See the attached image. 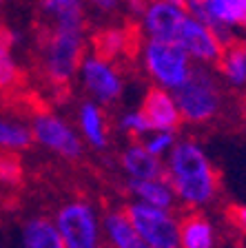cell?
<instances>
[{"instance_id":"28","label":"cell","mask_w":246,"mask_h":248,"mask_svg":"<svg viewBox=\"0 0 246 248\" xmlns=\"http://www.w3.org/2000/svg\"><path fill=\"white\" fill-rule=\"evenodd\" d=\"M96 9H100V11H113L115 7H118V2L120 0H89Z\"/></svg>"},{"instance_id":"17","label":"cell","mask_w":246,"mask_h":248,"mask_svg":"<svg viewBox=\"0 0 246 248\" xmlns=\"http://www.w3.org/2000/svg\"><path fill=\"white\" fill-rule=\"evenodd\" d=\"M104 228H107L109 242L113 248H151L149 244L140 237V232L129 222L124 211H111L104 217Z\"/></svg>"},{"instance_id":"16","label":"cell","mask_w":246,"mask_h":248,"mask_svg":"<svg viewBox=\"0 0 246 248\" xmlns=\"http://www.w3.org/2000/svg\"><path fill=\"white\" fill-rule=\"evenodd\" d=\"M180 248H215V228L211 219L193 211L180 222Z\"/></svg>"},{"instance_id":"21","label":"cell","mask_w":246,"mask_h":248,"mask_svg":"<svg viewBox=\"0 0 246 248\" xmlns=\"http://www.w3.org/2000/svg\"><path fill=\"white\" fill-rule=\"evenodd\" d=\"M45 18L58 22H84L82 0H40Z\"/></svg>"},{"instance_id":"19","label":"cell","mask_w":246,"mask_h":248,"mask_svg":"<svg viewBox=\"0 0 246 248\" xmlns=\"http://www.w3.org/2000/svg\"><path fill=\"white\" fill-rule=\"evenodd\" d=\"M22 248H65V242L58 226L45 217H36L22 231Z\"/></svg>"},{"instance_id":"31","label":"cell","mask_w":246,"mask_h":248,"mask_svg":"<svg viewBox=\"0 0 246 248\" xmlns=\"http://www.w3.org/2000/svg\"><path fill=\"white\" fill-rule=\"evenodd\" d=\"M0 2H2V0H0Z\"/></svg>"},{"instance_id":"25","label":"cell","mask_w":246,"mask_h":248,"mask_svg":"<svg viewBox=\"0 0 246 248\" xmlns=\"http://www.w3.org/2000/svg\"><path fill=\"white\" fill-rule=\"evenodd\" d=\"M122 129L127 131L135 142H140V138H144V135L149 133L151 126H149V122H147V118L142 115V111H135V113H127L122 118Z\"/></svg>"},{"instance_id":"9","label":"cell","mask_w":246,"mask_h":248,"mask_svg":"<svg viewBox=\"0 0 246 248\" xmlns=\"http://www.w3.org/2000/svg\"><path fill=\"white\" fill-rule=\"evenodd\" d=\"M142 31L135 22L127 27H107L91 36L93 56L107 62H118L122 56H135Z\"/></svg>"},{"instance_id":"7","label":"cell","mask_w":246,"mask_h":248,"mask_svg":"<svg viewBox=\"0 0 246 248\" xmlns=\"http://www.w3.org/2000/svg\"><path fill=\"white\" fill-rule=\"evenodd\" d=\"M175 42L197 64H217L222 51H224V45H222L215 31L211 29L204 20H200V18H195L191 14L186 16V20L180 27Z\"/></svg>"},{"instance_id":"1","label":"cell","mask_w":246,"mask_h":248,"mask_svg":"<svg viewBox=\"0 0 246 248\" xmlns=\"http://www.w3.org/2000/svg\"><path fill=\"white\" fill-rule=\"evenodd\" d=\"M84 22H58L49 18L36 22L38 64L51 89L65 93L80 69L84 60Z\"/></svg>"},{"instance_id":"30","label":"cell","mask_w":246,"mask_h":248,"mask_svg":"<svg viewBox=\"0 0 246 248\" xmlns=\"http://www.w3.org/2000/svg\"><path fill=\"white\" fill-rule=\"evenodd\" d=\"M244 49H246V42H244Z\"/></svg>"},{"instance_id":"10","label":"cell","mask_w":246,"mask_h":248,"mask_svg":"<svg viewBox=\"0 0 246 248\" xmlns=\"http://www.w3.org/2000/svg\"><path fill=\"white\" fill-rule=\"evenodd\" d=\"M80 69H82L84 87L100 102L104 104L115 102L122 95V80H120V73L111 67V62L102 60L98 56H84Z\"/></svg>"},{"instance_id":"22","label":"cell","mask_w":246,"mask_h":248,"mask_svg":"<svg viewBox=\"0 0 246 248\" xmlns=\"http://www.w3.org/2000/svg\"><path fill=\"white\" fill-rule=\"evenodd\" d=\"M22 184V162L16 155V149L0 151V186L16 188Z\"/></svg>"},{"instance_id":"5","label":"cell","mask_w":246,"mask_h":248,"mask_svg":"<svg viewBox=\"0 0 246 248\" xmlns=\"http://www.w3.org/2000/svg\"><path fill=\"white\" fill-rule=\"evenodd\" d=\"M124 215L151 248H180V222L166 208L138 202L129 204Z\"/></svg>"},{"instance_id":"6","label":"cell","mask_w":246,"mask_h":248,"mask_svg":"<svg viewBox=\"0 0 246 248\" xmlns=\"http://www.w3.org/2000/svg\"><path fill=\"white\" fill-rule=\"evenodd\" d=\"M58 231L65 248H98V222L91 206L71 202L58 213Z\"/></svg>"},{"instance_id":"2","label":"cell","mask_w":246,"mask_h":248,"mask_svg":"<svg viewBox=\"0 0 246 248\" xmlns=\"http://www.w3.org/2000/svg\"><path fill=\"white\" fill-rule=\"evenodd\" d=\"M166 177L178 200L189 208H202L215 200L220 177L206 157L204 149L193 140H180L166 160Z\"/></svg>"},{"instance_id":"8","label":"cell","mask_w":246,"mask_h":248,"mask_svg":"<svg viewBox=\"0 0 246 248\" xmlns=\"http://www.w3.org/2000/svg\"><path fill=\"white\" fill-rule=\"evenodd\" d=\"M31 129H33L31 131L33 138L47 149L56 151V153L65 155V157H80L82 155V144L78 135L62 120H58L56 115L38 111L33 115V126Z\"/></svg>"},{"instance_id":"12","label":"cell","mask_w":246,"mask_h":248,"mask_svg":"<svg viewBox=\"0 0 246 248\" xmlns=\"http://www.w3.org/2000/svg\"><path fill=\"white\" fill-rule=\"evenodd\" d=\"M142 115L147 118L151 131H175L182 122L175 95L160 84L147 91L142 102Z\"/></svg>"},{"instance_id":"14","label":"cell","mask_w":246,"mask_h":248,"mask_svg":"<svg viewBox=\"0 0 246 248\" xmlns=\"http://www.w3.org/2000/svg\"><path fill=\"white\" fill-rule=\"evenodd\" d=\"M127 188L140 202L151 204V206H158V208H166V211H171L175 206V200H178L166 173L160 177H151V180H135V177H131L127 182Z\"/></svg>"},{"instance_id":"20","label":"cell","mask_w":246,"mask_h":248,"mask_svg":"<svg viewBox=\"0 0 246 248\" xmlns=\"http://www.w3.org/2000/svg\"><path fill=\"white\" fill-rule=\"evenodd\" d=\"M80 126H82V131H84V135H87V140L96 146V149H104V146H107V142H109L107 120H104L102 111H100L93 102L82 104Z\"/></svg>"},{"instance_id":"23","label":"cell","mask_w":246,"mask_h":248,"mask_svg":"<svg viewBox=\"0 0 246 248\" xmlns=\"http://www.w3.org/2000/svg\"><path fill=\"white\" fill-rule=\"evenodd\" d=\"M33 140V133L20 124H11L0 120V146L5 149H27Z\"/></svg>"},{"instance_id":"24","label":"cell","mask_w":246,"mask_h":248,"mask_svg":"<svg viewBox=\"0 0 246 248\" xmlns=\"http://www.w3.org/2000/svg\"><path fill=\"white\" fill-rule=\"evenodd\" d=\"M175 142H178V140H175L173 131H153L149 138L144 140L142 144L147 146V149H149L153 155L162 157V155H169L171 153V149L175 146Z\"/></svg>"},{"instance_id":"13","label":"cell","mask_w":246,"mask_h":248,"mask_svg":"<svg viewBox=\"0 0 246 248\" xmlns=\"http://www.w3.org/2000/svg\"><path fill=\"white\" fill-rule=\"evenodd\" d=\"M16 45V33L9 27L0 25V95H16L25 87V73L11 58Z\"/></svg>"},{"instance_id":"4","label":"cell","mask_w":246,"mask_h":248,"mask_svg":"<svg viewBox=\"0 0 246 248\" xmlns=\"http://www.w3.org/2000/svg\"><path fill=\"white\" fill-rule=\"evenodd\" d=\"M144 67L160 87L175 91L191 73L189 53L173 40H155L149 38L144 45Z\"/></svg>"},{"instance_id":"29","label":"cell","mask_w":246,"mask_h":248,"mask_svg":"<svg viewBox=\"0 0 246 248\" xmlns=\"http://www.w3.org/2000/svg\"><path fill=\"white\" fill-rule=\"evenodd\" d=\"M240 7H242V22H240V27H242V29H246V0H240Z\"/></svg>"},{"instance_id":"27","label":"cell","mask_w":246,"mask_h":248,"mask_svg":"<svg viewBox=\"0 0 246 248\" xmlns=\"http://www.w3.org/2000/svg\"><path fill=\"white\" fill-rule=\"evenodd\" d=\"M206 2H209V0H186V11H189L191 16H195V18H200Z\"/></svg>"},{"instance_id":"26","label":"cell","mask_w":246,"mask_h":248,"mask_svg":"<svg viewBox=\"0 0 246 248\" xmlns=\"http://www.w3.org/2000/svg\"><path fill=\"white\" fill-rule=\"evenodd\" d=\"M226 217L231 219V224L246 237V206H231L226 211Z\"/></svg>"},{"instance_id":"18","label":"cell","mask_w":246,"mask_h":248,"mask_svg":"<svg viewBox=\"0 0 246 248\" xmlns=\"http://www.w3.org/2000/svg\"><path fill=\"white\" fill-rule=\"evenodd\" d=\"M220 73L226 82L235 89L246 87V49L244 42L233 40L231 45L224 46L220 60H217Z\"/></svg>"},{"instance_id":"11","label":"cell","mask_w":246,"mask_h":248,"mask_svg":"<svg viewBox=\"0 0 246 248\" xmlns=\"http://www.w3.org/2000/svg\"><path fill=\"white\" fill-rule=\"evenodd\" d=\"M186 16L189 14H186L184 7L171 5L166 0H155V2H149L147 11L142 14V27L149 38L175 42Z\"/></svg>"},{"instance_id":"3","label":"cell","mask_w":246,"mask_h":248,"mask_svg":"<svg viewBox=\"0 0 246 248\" xmlns=\"http://www.w3.org/2000/svg\"><path fill=\"white\" fill-rule=\"evenodd\" d=\"M173 95L180 107L182 120L191 124L211 122L222 111L220 82L206 69V64H197V67L191 69L189 78L175 89Z\"/></svg>"},{"instance_id":"15","label":"cell","mask_w":246,"mask_h":248,"mask_svg":"<svg viewBox=\"0 0 246 248\" xmlns=\"http://www.w3.org/2000/svg\"><path fill=\"white\" fill-rule=\"evenodd\" d=\"M120 162H122V169L135 180H151V177H160L166 173L160 157L151 153L142 142H133L122 153Z\"/></svg>"}]
</instances>
